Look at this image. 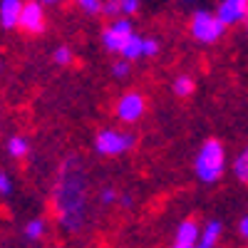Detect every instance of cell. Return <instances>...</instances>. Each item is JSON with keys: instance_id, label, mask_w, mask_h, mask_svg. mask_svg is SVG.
Listing matches in <instances>:
<instances>
[{"instance_id": "cell-26", "label": "cell", "mask_w": 248, "mask_h": 248, "mask_svg": "<svg viewBox=\"0 0 248 248\" xmlns=\"http://www.w3.org/2000/svg\"><path fill=\"white\" fill-rule=\"evenodd\" d=\"M238 233H241V238H243V241H248V214L238 221Z\"/></svg>"}, {"instance_id": "cell-7", "label": "cell", "mask_w": 248, "mask_h": 248, "mask_svg": "<svg viewBox=\"0 0 248 248\" xmlns=\"http://www.w3.org/2000/svg\"><path fill=\"white\" fill-rule=\"evenodd\" d=\"M20 32H25L30 37H40L47 30V3L43 0H25L23 13H20Z\"/></svg>"}, {"instance_id": "cell-2", "label": "cell", "mask_w": 248, "mask_h": 248, "mask_svg": "<svg viewBox=\"0 0 248 248\" xmlns=\"http://www.w3.org/2000/svg\"><path fill=\"white\" fill-rule=\"evenodd\" d=\"M194 174L201 184H218L226 174V147L216 137H209L194 154Z\"/></svg>"}, {"instance_id": "cell-15", "label": "cell", "mask_w": 248, "mask_h": 248, "mask_svg": "<svg viewBox=\"0 0 248 248\" xmlns=\"http://www.w3.org/2000/svg\"><path fill=\"white\" fill-rule=\"evenodd\" d=\"M119 57H122V60H127V62L144 60V35L134 32V35H132V40L127 43V47L122 50V55H119Z\"/></svg>"}, {"instance_id": "cell-27", "label": "cell", "mask_w": 248, "mask_h": 248, "mask_svg": "<svg viewBox=\"0 0 248 248\" xmlns=\"http://www.w3.org/2000/svg\"><path fill=\"white\" fill-rule=\"evenodd\" d=\"M3 75H5V62L0 60V77H3Z\"/></svg>"}, {"instance_id": "cell-5", "label": "cell", "mask_w": 248, "mask_h": 248, "mask_svg": "<svg viewBox=\"0 0 248 248\" xmlns=\"http://www.w3.org/2000/svg\"><path fill=\"white\" fill-rule=\"evenodd\" d=\"M134 23L129 17H117V20H109V23L102 28L99 37H102V47L112 55H122V50L127 47V43L134 35Z\"/></svg>"}, {"instance_id": "cell-12", "label": "cell", "mask_w": 248, "mask_h": 248, "mask_svg": "<svg viewBox=\"0 0 248 248\" xmlns=\"http://www.w3.org/2000/svg\"><path fill=\"white\" fill-rule=\"evenodd\" d=\"M223 236V223L218 218H209L201 223V236H199V246L196 248H218Z\"/></svg>"}, {"instance_id": "cell-16", "label": "cell", "mask_w": 248, "mask_h": 248, "mask_svg": "<svg viewBox=\"0 0 248 248\" xmlns=\"http://www.w3.org/2000/svg\"><path fill=\"white\" fill-rule=\"evenodd\" d=\"M194 90H196V82H194L191 75H176L174 82H171V92H174L176 97H181V99L191 97Z\"/></svg>"}, {"instance_id": "cell-24", "label": "cell", "mask_w": 248, "mask_h": 248, "mask_svg": "<svg viewBox=\"0 0 248 248\" xmlns=\"http://www.w3.org/2000/svg\"><path fill=\"white\" fill-rule=\"evenodd\" d=\"M161 50V43L152 35H144V57H156Z\"/></svg>"}, {"instance_id": "cell-13", "label": "cell", "mask_w": 248, "mask_h": 248, "mask_svg": "<svg viewBox=\"0 0 248 248\" xmlns=\"http://www.w3.org/2000/svg\"><path fill=\"white\" fill-rule=\"evenodd\" d=\"M23 236L25 241L30 243H37L47 236V218L45 216H30L25 223H23Z\"/></svg>"}, {"instance_id": "cell-19", "label": "cell", "mask_w": 248, "mask_h": 248, "mask_svg": "<svg viewBox=\"0 0 248 248\" xmlns=\"http://www.w3.org/2000/svg\"><path fill=\"white\" fill-rule=\"evenodd\" d=\"M119 194H122V191H117L112 184H105V186L97 191V201H99L102 206H114V203L119 201Z\"/></svg>"}, {"instance_id": "cell-25", "label": "cell", "mask_w": 248, "mask_h": 248, "mask_svg": "<svg viewBox=\"0 0 248 248\" xmlns=\"http://www.w3.org/2000/svg\"><path fill=\"white\" fill-rule=\"evenodd\" d=\"M117 206H119V209H132V206H134V196H132L129 191H122Z\"/></svg>"}, {"instance_id": "cell-8", "label": "cell", "mask_w": 248, "mask_h": 248, "mask_svg": "<svg viewBox=\"0 0 248 248\" xmlns=\"http://www.w3.org/2000/svg\"><path fill=\"white\" fill-rule=\"evenodd\" d=\"M216 17L221 20V25L229 30L236 25H246L248 20V0H221L214 8Z\"/></svg>"}, {"instance_id": "cell-11", "label": "cell", "mask_w": 248, "mask_h": 248, "mask_svg": "<svg viewBox=\"0 0 248 248\" xmlns=\"http://www.w3.org/2000/svg\"><path fill=\"white\" fill-rule=\"evenodd\" d=\"M25 0H0V30L13 32L20 25V13H23Z\"/></svg>"}, {"instance_id": "cell-9", "label": "cell", "mask_w": 248, "mask_h": 248, "mask_svg": "<svg viewBox=\"0 0 248 248\" xmlns=\"http://www.w3.org/2000/svg\"><path fill=\"white\" fill-rule=\"evenodd\" d=\"M199 236H201V223L196 218H184L176 223L169 248H196Z\"/></svg>"}, {"instance_id": "cell-18", "label": "cell", "mask_w": 248, "mask_h": 248, "mask_svg": "<svg viewBox=\"0 0 248 248\" xmlns=\"http://www.w3.org/2000/svg\"><path fill=\"white\" fill-rule=\"evenodd\" d=\"M15 194V179L8 169L0 167V201H5Z\"/></svg>"}, {"instance_id": "cell-3", "label": "cell", "mask_w": 248, "mask_h": 248, "mask_svg": "<svg viewBox=\"0 0 248 248\" xmlns=\"http://www.w3.org/2000/svg\"><path fill=\"white\" fill-rule=\"evenodd\" d=\"M134 144H137V137L129 129H122V127H102V129H97V134L92 139L94 152L105 159L124 156L127 152L134 149Z\"/></svg>"}, {"instance_id": "cell-28", "label": "cell", "mask_w": 248, "mask_h": 248, "mask_svg": "<svg viewBox=\"0 0 248 248\" xmlns=\"http://www.w3.org/2000/svg\"><path fill=\"white\" fill-rule=\"evenodd\" d=\"M246 32H248V20H246Z\"/></svg>"}, {"instance_id": "cell-10", "label": "cell", "mask_w": 248, "mask_h": 248, "mask_svg": "<svg viewBox=\"0 0 248 248\" xmlns=\"http://www.w3.org/2000/svg\"><path fill=\"white\" fill-rule=\"evenodd\" d=\"M3 147H5L8 159H13V161H25V159L30 156V152H32V141H30V137L23 134V132H13V134L5 137Z\"/></svg>"}, {"instance_id": "cell-4", "label": "cell", "mask_w": 248, "mask_h": 248, "mask_svg": "<svg viewBox=\"0 0 248 248\" xmlns=\"http://www.w3.org/2000/svg\"><path fill=\"white\" fill-rule=\"evenodd\" d=\"M189 37L199 45H216L218 40L226 35V28L221 25V20L216 17V13L211 8H196L191 15H189Z\"/></svg>"}, {"instance_id": "cell-1", "label": "cell", "mask_w": 248, "mask_h": 248, "mask_svg": "<svg viewBox=\"0 0 248 248\" xmlns=\"http://www.w3.org/2000/svg\"><path fill=\"white\" fill-rule=\"evenodd\" d=\"M50 214L65 233L85 231L90 221V174L79 154H67L57 164L50 186Z\"/></svg>"}, {"instance_id": "cell-6", "label": "cell", "mask_w": 248, "mask_h": 248, "mask_svg": "<svg viewBox=\"0 0 248 248\" xmlns=\"http://www.w3.org/2000/svg\"><path fill=\"white\" fill-rule=\"evenodd\" d=\"M144 114H147V97L139 90H127L122 92L114 102V119L119 124H137Z\"/></svg>"}, {"instance_id": "cell-17", "label": "cell", "mask_w": 248, "mask_h": 248, "mask_svg": "<svg viewBox=\"0 0 248 248\" xmlns=\"http://www.w3.org/2000/svg\"><path fill=\"white\" fill-rule=\"evenodd\" d=\"M50 57H52V65H57V67H70L75 62V52L70 45H57Z\"/></svg>"}, {"instance_id": "cell-20", "label": "cell", "mask_w": 248, "mask_h": 248, "mask_svg": "<svg viewBox=\"0 0 248 248\" xmlns=\"http://www.w3.org/2000/svg\"><path fill=\"white\" fill-rule=\"evenodd\" d=\"M85 15H90V17H102V8H105V0H77L75 3Z\"/></svg>"}, {"instance_id": "cell-22", "label": "cell", "mask_w": 248, "mask_h": 248, "mask_svg": "<svg viewBox=\"0 0 248 248\" xmlns=\"http://www.w3.org/2000/svg\"><path fill=\"white\" fill-rule=\"evenodd\" d=\"M139 10H141L139 0H119V13H122V17H129V20H132Z\"/></svg>"}, {"instance_id": "cell-21", "label": "cell", "mask_w": 248, "mask_h": 248, "mask_svg": "<svg viewBox=\"0 0 248 248\" xmlns=\"http://www.w3.org/2000/svg\"><path fill=\"white\" fill-rule=\"evenodd\" d=\"M109 72H112V77H117V79H124V77H129V72H132V62H127V60L117 57V60H112V65H109Z\"/></svg>"}, {"instance_id": "cell-14", "label": "cell", "mask_w": 248, "mask_h": 248, "mask_svg": "<svg viewBox=\"0 0 248 248\" xmlns=\"http://www.w3.org/2000/svg\"><path fill=\"white\" fill-rule=\"evenodd\" d=\"M231 171H233V179L243 186H248V144L233 156L231 161Z\"/></svg>"}, {"instance_id": "cell-23", "label": "cell", "mask_w": 248, "mask_h": 248, "mask_svg": "<svg viewBox=\"0 0 248 248\" xmlns=\"http://www.w3.org/2000/svg\"><path fill=\"white\" fill-rule=\"evenodd\" d=\"M102 17H107V23H109V20L122 17V13H119V0H105V8H102Z\"/></svg>"}]
</instances>
